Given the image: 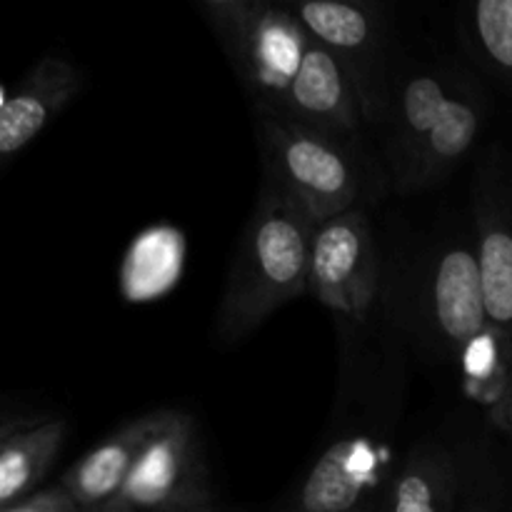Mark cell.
Returning a JSON list of instances; mask_svg holds the SVG:
<instances>
[{"label": "cell", "mask_w": 512, "mask_h": 512, "mask_svg": "<svg viewBox=\"0 0 512 512\" xmlns=\"http://www.w3.org/2000/svg\"><path fill=\"white\" fill-rule=\"evenodd\" d=\"M203 512H230V510H223V508H218V505H210L208 510H203Z\"/></svg>", "instance_id": "21"}, {"label": "cell", "mask_w": 512, "mask_h": 512, "mask_svg": "<svg viewBox=\"0 0 512 512\" xmlns=\"http://www.w3.org/2000/svg\"><path fill=\"white\" fill-rule=\"evenodd\" d=\"M35 418H25V415H0V443H3L5 438H10L13 433H18V430L28 428V425H33Z\"/></svg>", "instance_id": "18"}, {"label": "cell", "mask_w": 512, "mask_h": 512, "mask_svg": "<svg viewBox=\"0 0 512 512\" xmlns=\"http://www.w3.org/2000/svg\"><path fill=\"white\" fill-rule=\"evenodd\" d=\"M460 512H493V510H488V508H465V510H460Z\"/></svg>", "instance_id": "20"}, {"label": "cell", "mask_w": 512, "mask_h": 512, "mask_svg": "<svg viewBox=\"0 0 512 512\" xmlns=\"http://www.w3.org/2000/svg\"><path fill=\"white\" fill-rule=\"evenodd\" d=\"M278 115L318 128L350 145L363 133V110L335 55L310 35L303 63Z\"/></svg>", "instance_id": "9"}, {"label": "cell", "mask_w": 512, "mask_h": 512, "mask_svg": "<svg viewBox=\"0 0 512 512\" xmlns=\"http://www.w3.org/2000/svg\"><path fill=\"white\" fill-rule=\"evenodd\" d=\"M65 423L58 418L35 420L0 443V510L38 493V485L58 460Z\"/></svg>", "instance_id": "14"}, {"label": "cell", "mask_w": 512, "mask_h": 512, "mask_svg": "<svg viewBox=\"0 0 512 512\" xmlns=\"http://www.w3.org/2000/svg\"><path fill=\"white\" fill-rule=\"evenodd\" d=\"M380 478L378 445L363 435L340 438L305 475L288 512H373Z\"/></svg>", "instance_id": "10"}, {"label": "cell", "mask_w": 512, "mask_h": 512, "mask_svg": "<svg viewBox=\"0 0 512 512\" xmlns=\"http://www.w3.org/2000/svg\"><path fill=\"white\" fill-rule=\"evenodd\" d=\"M110 505L128 512H203L215 505L203 438L188 413L175 410Z\"/></svg>", "instance_id": "5"}, {"label": "cell", "mask_w": 512, "mask_h": 512, "mask_svg": "<svg viewBox=\"0 0 512 512\" xmlns=\"http://www.w3.org/2000/svg\"><path fill=\"white\" fill-rule=\"evenodd\" d=\"M480 48L500 68L512 70V0H480L473 10Z\"/></svg>", "instance_id": "16"}, {"label": "cell", "mask_w": 512, "mask_h": 512, "mask_svg": "<svg viewBox=\"0 0 512 512\" xmlns=\"http://www.w3.org/2000/svg\"><path fill=\"white\" fill-rule=\"evenodd\" d=\"M380 290V255L373 228L355 208L315 225L310 240L308 293L325 308L363 320Z\"/></svg>", "instance_id": "6"}, {"label": "cell", "mask_w": 512, "mask_h": 512, "mask_svg": "<svg viewBox=\"0 0 512 512\" xmlns=\"http://www.w3.org/2000/svg\"><path fill=\"white\" fill-rule=\"evenodd\" d=\"M265 180L283 190L315 225L355 208L360 170L350 145L285 115L258 110Z\"/></svg>", "instance_id": "4"}, {"label": "cell", "mask_w": 512, "mask_h": 512, "mask_svg": "<svg viewBox=\"0 0 512 512\" xmlns=\"http://www.w3.org/2000/svg\"><path fill=\"white\" fill-rule=\"evenodd\" d=\"M288 8L303 28L335 55L358 95L365 123L383 118L388 100L383 93V20L378 18V8L340 0L288 3Z\"/></svg>", "instance_id": "7"}, {"label": "cell", "mask_w": 512, "mask_h": 512, "mask_svg": "<svg viewBox=\"0 0 512 512\" xmlns=\"http://www.w3.org/2000/svg\"><path fill=\"white\" fill-rule=\"evenodd\" d=\"M430 305L440 338L455 353L488 328L478 255L465 248H450L440 255L430 283Z\"/></svg>", "instance_id": "12"}, {"label": "cell", "mask_w": 512, "mask_h": 512, "mask_svg": "<svg viewBox=\"0 0 512 512\" xmlns=\"http://www.w3.org/2000/svg\"><path fill=\"white\" fill-rule=\"evenodd\" d=\"M175 418L173 408H160L153 413L138 415L128 425L115 430L110 438L95 445L90 453L60 478V488L75 500L80 510L105 508L115 500L128 475L133 473L135 463L148 448L150 440Z\"/></svg>", "instance_id": "11"}, {"label": "cell", "mask_w": 512, "mask_h": 512, "mask_svg": "<svg viewBox=\"0 0 512 512\" xmlns=\"http://www.w3.org/2000/svg\"><path fill=\"white\" fill-rule=\"evenodd\" d=\"M378 512H458V475L440 445H420L390 483Z\"/></svg>", "instance_id": "13"}, {"label": "cell", "mask_w": 512, "mask_h": 512, "mask_svg": "<svg viewBox=\"0 0 512 512\" xmlns=\"http://www.w3.org/2000/svg\"><path fill=\"white\" fill-rule=\"evenodd\" d=\"M480 130L478 110L440 75L415 73L403 85L390 143L395 190L415 195L448 178Z\"/></svg>", "instance_id": "2"}, {"label": "cell", "mask_w": 512, "mask_h": 512, "mask_svg": "<svg viewBox=\"0 0 512 512\" xmlns=\"http://www.w3.org/2000/svg\"><path fill=\"white\" fill-rule=\"evenodd\" d=\"M313 230L315 220L263 180L218 310L223 343H240L275 310L308 293Z\"/></svg>", "instance_id": "1"}, {"label": "cell", "mask_w": 512, "mask_h": 512, "mask_svg": "<svg viewBox=\"0 0 512 512\" xmlns=\"http://www.w3.org/2000/svg\"><path fill=\"white\" fill-rule=\"evenodd\" d=\"M0 512H80V508L60 485H53V488L38 490L30 498L20 500V503Z\"/></svg>", "instance_id": "17"}, {"label": "cell", "mask_w": 512, "mask_h": 512, "mask_svg": "<svg viewBox=\"0 0 512 512\" xmlns=\"http://www.w3.org/2000/svg\"><path fill=\"white\" fill-rule=\"evenodd\" d=\"M80 512H128V510H120V508H113V505H105V508H93V510H80Z\"/></svg>", "instance_id": "19"}, {"label": "cell", "mask_w": 512, "mask_h": 512, "mask_svg": "<svg viewBox=\"0 0 512 512\" xmlns=\"http://www.w3.org/2000/svg\"><path fill=\"white\" fill-rule=\"evenodd\" d=\"M478 268L490 325L505 328L512 323V235L508 230L485 228Z\"/></svg>", "instance_id": "15"}, {"label": "cell", "mask_w": 512, "mask_h": 512, "mask_svg": "<svg viewBox=\"0 0 512 512\" xmlns=\"http://www.w3.org/2000/svg\"><path fill=\"white\" fill-rule=\"evenodd\" d=\"M198 10L215 30L258 110L278 113L310 43V33L288 3L203 0Z\"/></svg>", "instance_id": "3"}, {"label": "cell", "mask_w": 512, "mask_h": 512, "mask_svg": "<svg viewBox=\"0 0 512 512\" xmlns=\"http://www.w3.org/2000/svg\"><path fill=\"white\" fill-rule=\"evenodd\" d=\"M83 73L58 55L40 58L0 103V173L78 98Z\"/></svg>", "instance_id": "8"}]
</instances>
